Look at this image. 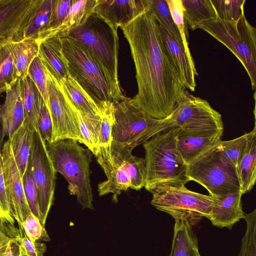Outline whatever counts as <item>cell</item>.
I'll list each match as a JSON object with an SVG mask.
<instances>
[{
  "label": "cell",
  "instance_id": "484cf974",
  "mask_svg": "<svg viewBox=\"0 0 256 256\" xmlns=\"http://www.w3.org/2000/svg\"><path fill=\"white\" fill-rule=\"evenodd\" d=\"M60 85L67 100L76 108L90 115L100 116L98 105L70 75Z\"/></svg>",
  "mask_w": 256,
  "mask_h": 256
},
{
  "label": "cell",
  "instance_id": "5bb4252c",
  "mask_svg": "<svg viewBox=\"0 0 256 256\" xmlns=\"http://www.w3.org/2000/svg\"><path fill=\"white\" fill-rule=\"evenodd\" d=\"M2 154L12 214L18 226H22L23 222L32 212L25 196L22 176L16 162L8 139L3 146Z\"/></svg>",
  "mask_w": 256,
  "mask_h": 256
},
{
  "label": "cell",
  "instance_id": "7402d4cb",
  "mask_svg": "<svg viewBox=\"0 0 256 256\" xmlns=\"http://www.w3.org/2000/svg\"><path fill=\"white\" fill-rule=\"evenodd\" d=\"M39 44L37 40L30 38L8 43L18 80L27 76L30 64L38 55Z\"/></svg>",
  "mask_w": 256,
  "mask_h": 256
},
{
  "label": "cell",
  "instance_id": "3957f363",
  "mask_svg": "<svg viewBox=\"0 0 256 256\" xmlns=\"http://www.w3.org/2000/svg\"><path fill=\"white\" fill-rule=\"evenodd\" d=\"M178 130L176 127L170 128L142 144L146 168L144 188L152 193L162 187L180 186L190 181L188 166L177 145Z\"/></svg>",
  "mask_w": 256,
  "mask_h": 256
},
{
  "label": "cell",
  "instance_id": "277c9868",
  "mask_svg": "<svg viewBox=\"0 0 256 256\" xmlns=\"http://www.w3.org/2000/svg\"><path fill=\"white\" fill-rule=\"evenodd\" d=\"M45 142L54 168L68 182L70 194L76 196L84 208L94 210L90 168L91 151L72 139Z\"/></svg>",
  "mask_w": 256,
  "mask_h": 256
},
{
  "label": "cell",
  "instance_id": "ba28073f",
  "mask_svg": "<svg viewBox=\"0 0 256 256\" xmlns=\"http://www.w3.org/2000/svg\"><path fill=\"white\" fill-rule=\"evenodd\" d=\"M152 194L151 204L175 220H186L193 226L210 214L214 197L192 191L184 185L162 187Z\"/></svg>",
  "mask_w": 256,
  "mask_h": 256
},
{
  "label": "cell",
  "instance_id": "8d00e7d4",
  "mask_svg": "<svg viewBox=\"0 0 256 256\" xmlns=\"http://www.w3.org/2000/svg\"><path fill=\"white\" fill-rule=\"evenodd\" d=\"M217 18L226 21H236L244 12L246 0H210Z\"/></svg>",
  "mask_w": 256,
  "mask_h": 256
},
{
  "label": "cell",
  "instance_id": "8fae6325",
  "mask_svg": "<svg viewBox=\"0 0 256 256\" xmlns=\"http://www.w3.org/2000/svg\"><path fill=\"white\" fill-rule=\"evenodd\" d=\"M28 163L38 190L40 222L44 226L54 200L56 172L49 156L46 142L38 131L34 132Z\"/></svg>",
  "mask_w": 256,
  "mask_h": 256
},
{
  "label": "cell",
  "instance_id": "7a4b0ae2",
  "mask_svg": "<svg viewBox=\"0 0 256 256\" xmlns=\"http://www.w3.org/2000/svg\"><path fill=\"white\" fill-rule=\"evenodd\" d=\"M126 98L114 104L115 122L112 132L111 156L114 169L132 156V150L156 134L175 125L172 118L158 120L134 106Z\"/></svg>",
  "mask_w": 256,
  "mask_h": 256
},
{
  "label": "cell",
  "instance_id": "9a60e30c",
  "mask_svg": "<svg viewBox=\"0 0 256 256\" xmlns=\"http://www.w3.org/2000/svg\"><path fill=\"white\" fill-rule=\"evenodd\" d=\"M176 142L188 166L214 148L221 140L223 132H184L178 128Z\"/></svg>",
  "mask_w": 256,
  "mask_h": 256
},
{
  "label": "cell",
  "instance_id": "cb8c5ba5",
  "mask_svg": "<svg viewBox=\"0 0 256 256\" xmlns=\"http://www.w3.org/2000/svg\"><path fill=\"white\" fill-rule=\"evenodd\" d=\"M240 191L243 194L250 192L256 180V129L250 137L246 149L236 166Z\"/></svg>",
  "mask_w": 256,
  "mask_h": 256
},
{
  "label": "cell",
  "instance_id": "d4e9b609",
  "mask_svg": "<svg viewBox=\"0 0 256 256\" xmlns=\"http://www.w3.org/2000/svg\"><path fill=\"white\" fill-rule=\"evenodd\" d=\"M96 0H74L63 22L46 39L52 37L66 36L70 32L80 26L94 12Z\"/></svg>",
  "mask_w": 256,
  "mask_h": 256
},
{
  "label": "cell",
  "instance_id": "d6a6232c",
  "mask_svg": "<svg viewBox=\"0 0 256 256\" xmlns=\"http://www.w3.org/2000/svg\"><path fill=\"white\" fill-rule=\"evenodd\" d=\"M144 10L160 22L179 41V31L174 22L166 0H143Z\"/></svg>",
  "mask_w": 256,
  "mask_h": 256
},
{
  "label": "cell",
  "instance_id": "d6986e66",
  "mask_svg": "<svg viewBox=\"0 0 256 256\" xmlns=\"http://www.w3.org/2000/svg\"><path fill=\"white\" fill-rule=\"evenodd\" d=\"M241 192L214 198L210 214L208 219L212 224L220 228L231 230L233 226L243 218ZM213 197V196H212Z\"/></svg>",
  "mask_w": 256,
  "mask_h": 256
},
{
  "label": "cell",
  "instance_id": "83f0119b",
  "mask_svg": "<svg viewBox=\"0 0 256 256\" xmlns=\"http://www.w3.org/2000/svg\"><path fill=\"white\" fill-rule=\"evenodd\" d=\"M22 84L25 118L34 131H38V120L43 99L36 86L28 75L22 80Z\"/></svg>",
  "mask_w": 256,
  "mask_h": 256
},
{
  "label": "cell",
  "instance_id": "bcb514c9",
  "mask_svg": "<svg viewBox=\"0 0 256 256\" xmlns=\"http://www.w3.org/2000/svg\"><path fill=\"white\" fill-rule=\"evenodd\" d=\"M38 131L45 142H50L52 134V124L49 111L44 101L38 120Z\"/></svg>",
  "mask_w": 256,
  "mask_h": 256
},
{
  "label": "cell",
  "instance_id": "52a82bcc",
  "mask_svg": "<svg viewBox=\"0 0 256 256\" xmlns=\"http://www.w3.org/2000/svg\"><path fill=\"white\" fill-rule=\"evenodd\" d=\"M202 29L225 46L238 58L246 70L252 90L256 84V28L244 13L236 21L216 18L200 23Z\"/></svg>",
  "mask_w": 256,
  "mask_h": 256
},
{
  "label": "cell",
  "instance_id": "5b68a950",
  "mask_svg": "<svg viewBox=\"0 0 256 256\" xmlns=\"http://www.w3.org/2000/svg\"><path fill=\"white\" fill-rule=\"evenodd\" d=\"M67 37L84 44L90 52L112 84L118 95L126 96L118 76L119 42L118 29L93 12Z\"/></svg>",
  "mask_w": 256,
  "mask_h": 256
},
{
  "label": "cell",
  "instance_id": "4dcf8cb0",
  "mask_svg": "<svg viewBox=\"0 0 256 256\" xmlns=\"http://www.w3.org/2000/svg\"><path fill=\"white\" fill-rule=\"evenodd\" d=\"M254 130V128L250 132L232 140H221L215 146L216 150L222 158L236 168Z\"/></svg>",
  "mask_w": 256,
  "mask_h": 256
},
{
  "label": "cell",
  "instance_id": "f546056e",
  "mask_svg": "<svg viewBox=\"0 0 256 256\" xmlns=\"http://www.w3.org/2000/svg\"><path fill=\"white\" fill-rule=\"evenodd\" d=\"M130 187V178L121 166L115 168L107 176L106 180L98 184V190L100 196L113 194L112 200L117 202V196Z\"/></svg>",
  "mask_w": 256,
  "mask_h": 256
},
{
  "label": "cell",
  "instance_id": "8992f818",
  "mask_svg": "<svg viewBox=\"0 0 256 256\" xmlns=\"http://www.w3.org/2000/svg\"><path fill=\"white\" fill-rule=\"evenodd\" d=\"M69 75L98 105L104 102L115 104L124 98L116 93L102 69L90 52L76 40L60 38Z\"/></svg>",
  "mask_w": 256,
  "mask_h": 256
},
{
  "label": "cell",
  "instance_id": "e0dca14e",
  "mask_svg": "<svg viewBox=\"0 0 256 256\" xmlns=\"http://www.w3.org/2000/svg\"><path fill=\"white\" fill-rule=\"evenodd\" d=\"M6 93L5 102L0 106V122L2 127L1 142L5 136L10 137L25 119L22 80H18Z\"/></svg>",
  "mask_w": 256,
  "mask_h": 256
},
{
  "label": "cell",
  "instance_id": "ffe728a7",
  "mask_svg": "<svg viewBox=\"0 0 256 256\" xmlns=\"http://www.w3.org/2000/svg\"><path fill=\"white\" fill-rule=\"evenodd\" d=\"M38 56L44 68L59 84L64 78L69 76L60 38L52 37L40 42Z\"/></svg>",
  "mask_w": 256,
  "mask_h": 256
},
{
  "label": "cell",
  "instance_id": "6da1fadb",
  "mask_svg": "<svg viewBox=\"0 0 256 256\" xmlns=\"http://www.w3.org/2000/svg\"><path fill=\"white\" fill-rule=\"evenodd\" d=\"M120 28L130 47L138 84L130 102L153 118H170L186 88L158 21L144 10Z\"/></svg>",
  "mask_w": 256,
  "mask_h": 256
},
{
  "label": "cell",
  "instance_id": "4316f807",
  "mask_svg": "<svg viewBox=\"0 0 256 256\" xmlns=\"http://www.w3.org/2000/svg\"><path fill=\"white\" fill-rule=\"evenodd\" d=\"M186 25L192 30L197 29L204 22L216 18L210 0H181Z\"/></svg>",
  "mask_w": 256,
  "mask_h": 256
},
{
  "label": "cell",
  "instance_id": "44dd1931",
  "mask_svg": "<svg viewBox=\"0 0 256 256\" xmlns=\"http://www.w3.org/2000/svg\"><path fill=\"white\" fill-rule=\"evenodd\" d=\"M34 130L25 118L21 125L8 138L18 168L22 176L30 158Z\"/></svg>",
  "mask_w": 256,
  "mask_h": 256
},
{
  "label": "cell",
  "instance_id": "4fadbf2b",
  "mask_svg": "<svg viewBox=\"0 0 256 256\" xmlns=\"http://www.w3.org/2000/svg\"><path fill=\"white\" fill-rule=\"evenodd\" d=\"M40 0H0V44L24 39Z\"/></svg>",
  "mask_w": 256,
  "mask_h": 256
},
{
  "label": "cell",
  "instance_id": "7c38bea8",
  "mask_svg": "<svg viewBox=\"0 0 256 256\" xmlns=\"http://www.w3.org/2000/svg\"><path fill=\"white\" fill-rule=\"evenodd\" d=\"M48 82L49 111L52 124L51 142L72 139L85 145L76 114L54 78L44 68Z\"/></svg>",
  "mask_w": 256,
  "mask_h": 256
},
{
  "label": "cell",
  "instance_id": "ab89813d",
  "mask_svg": "<svg viewBox=\"0 0 256 256\" xmlns=\"http://www.w3.org/2000/svg\"><path fill=\"white\" fill-rule=\"evenodd\" d=\"M74 0H54L52 12L48 24L38 40H45L48 35L63 22Z\"/></svg>",
  "mask_w": 256,
  "mask_h": 256
},
{
  "label": "cell",
  "instance_id": "7dc6e473",
  "mask_svg": "<svg viewBox=\"0 0 256 256\" xmlns=\"http://www.w3.org/2000/svg\"><path fill=\"white\" fill-rule=\"evenodd\" d=\"M8 222L2 218L0 216V242L4 234L8 232L10 230L8 228L11 225H10L7 226V224H8ZM9 224V223H8Z\"/></svg>",
  "mask_w": 256,
  "mask_h": 256
},
{
  "label": "cell",
  "instance_id": "74e56055",
  "mask_svg": "<svg viewBox=\"0 0 256 256\" xmlns=\"http://www.w3.org/2000/svg\"><path fill=\"white\" fill-rule=\"evenodd\" d=\"M122 166L130 178L132 189L137 190L144 187L146 178L144 158L132 155L123 162Z\"/></svg>",
  "mask_w": 256,
  "mask_h": 256
},
{
  "label": "cell",
  "instance_id": "60d3db41",
  "mask_svg": "<svg viewBox=\"0 0 256 256\" xmlns=\"http://www.w3.org/2000/svg\"><path fill=\"white\" fill-rule=\"evenodd\" d=\"M22 179L25 196L30 209L40 221L38 190L29 163Z\"/></svg>",
  "mask_w": 256,
  "mask_h": 256
},
{
  "label": "cell",
  "instance_id": "e575fe53",
  "mask_svg": "<svg viewBox=\"0 0 256 256\" xmlns=\"http://www.w3.org/2000/svg\"><path fill=\"white\" fill-rule=\"evenodd\" d=\"M18 80L8 43L0 44V94Z\"/></svg>",
  "mask_w": 256,
  "mask_h": 256
},
{
  "label": "cell",
  "instance_id": "603a6c76",
  "mask_svg": "<svg viewBox=\"0 0 256 256\" xmlns=\"http://www.w3.org/2000/svg\"><path fill=\"white\" fill-rule=\"evenodd\" d=\"M192 226L188 222L175 220L170 256H200L198 241Z\"/></svg>",
  "mask_w": 256,
  "mask_h": 256
},
{
  "label": "cell",
  "instance_id": "681fc988",
  "mask_svg": "<svg viewBox=\"0 0 256 256\" xmlns=\"http://www.w3.org/2000/svg\"></svg>",
  "mask_w": 256,
  "mask_h": 256
},
{
  "label": "cell",
  "instance_id": "9c48e42d",
  "mask_svg": "<svg viewBox=\"0 0 256 256\" xmlns=\"http://www.w3.org/2000/svg\"><path fill=\"white\" fill-rule=\"evenodd\" d=\"M188 175L214 198L241 192L236 168L222 158L215 147L188 165Z\"/></svg>",
  "mask_w": 256,
  "mask_h": 256
},
{
  "label": "cell",
  "instance_id": "ee69618b",
  "mask_svg": "<svg viewBox=\"0 0 256 256\" xmlns=\"http://www.w3.org/2000/svg\"><path fill=\"white\" fill-rule=\"evenodd\" d=\"M27 237L32 242L50 241V238L40 220L30 212L22 224Z\"/></svg>",
  "mask_w": 256,
  "mask_h": 256
},
{
  "label": "cell",
  "instance_id": "ac0fdd59",
  "mask_svg": "<svg viewBox=\"0 0 256 256\" xmlns=\"http://www.w3.org/2000/svg\"><path fill=\"white\" fill-rule=\"evenodd\" d=\"M174 62L182 76L186 88L194 92L196 84V76H198L192 58L188 56L182 43L179 41L164 25L156 19Z\"/></svg>",
  "mask_w": 256,
  "mask_h": 256
},
{
  "label": "cell",
  "instance_id": "b9f144b4",
  "mask_svg": "<svg viewBox=\"0 0 256 256\" xmlns=\"http://www.w3.org/2000/svg\"><path fill=\"white\" fill-rule=\"evenodd\" d=\"M28 75L36 86L48 108V96L47 78L44 68L38 56L30 64Z\"/></svg>",
  "mask_w": 256,
  "mask_h": 256
},
{
  "label": "cell",
  "instance_id": "c3c4849f",
  "mask_svg": "<svg viewBox=\"0 0 256 256\" xmlns=\"http://www.w3.org/2000/svg\"><path fill=\"white\" fill-rule=\"evenodd\" d=\"M14 239V240L10 242L8 246H7L6 249L5 250L4 253L2 254L1 256H14L12 248V242Z\"/></svg>",
  "mask_w": 256,
  "mask_h": 256
},
{
  "label": "cell",
  "instance_id": "836d02e7",
  "mask_svg": "<svg viewBox=\"0 0 256 256\" xmlns=\"http://www.w3.org/2000/svg\"><path fill=\"white\" fill-rule=\"evenodd\" d=\"M12 248L14 256H43L46 251L45 244L32 242L26 236L22 226H18L15 232Z\"/></svg>",
  "mask_w": 256,
  "mask_h": 256
},
{
  "label": "cell",
  "instance_id": "d590c367",
  "mask_svg": "<svg viewBox=\"0 0 256 256\" xmlns=\"http://www.w3.org/2000/svg\"><path fill=\"white\" fill-rule=\"evenodd\" d=\"M99 108L102 124L98 147L110 148L112 129L115 122L114 104L110 102H104L99 105Z\"/></svg>",
  "mask_w": 256,
  "mask_h": 256
},
{
  "label": "cell",
  "instance_id": "30bf717a",
  "mask_svg": "<svg viewBox=\"0 0 256 256\" xmlns=\"http://www.w3.org/2000/svg\"><path fill=\"white\" fill-rule=\"evenodd\" d=\"M170 118L184 132H224L221 114L208 102L185 90Z\"/></svg>",
  "mask_w": 256,
  "mask_h": 256
},
{
  "label": "cell",
  "instance_id": "f1b7e54d",
  "mask_svg": "<svg viewBox=\"0 0 256 256\" xmlns=\"http://www.w3.org/2000/svg\"><path fill=\"white\" fill-rule=\"evenodd\" d=\"M68 101L76 114L85 146L93 154L98 146L102 124L101 116H94L80 112Z\"/></svg>",
  "mask_w": 256,
  "mask_h": 256
},
{
  "label": "cell",
  "instance_id": "1f68e13d",
  "mask_svg": "<svg viewBox=\"0 0 256 256\" xmlns=\"http://www.w3.org/2000/svg\"><path fill=\"white\" fill-rule=\"evenodd\" d=\"M54 2V0H40L36 10L24 33V39L38 40L48 24Z\"/></svg>",
  "mask_w": 256,
  "mask_h": 256
},
{
  "label": "cell",
  "instance_id": "f35d334b",
  "mask_svg": "<svg viewBox=\"0 0 256 256\" xmlns=\"http://www.w3.org/2000/svg\"><path fill=\"white\" fill-rule=\"evenodd\" d=\"M243 218L246 220V228L237 256H256V209L245 214Z\"/></svg>",
  "mask_w": 256,
  "mask_h": 256
},
{
  "label": "cell",
  "instance_id": "f6af8a7d",
  "mask_svg": "<svg viewBox=\"0 0 256 256\" xmlns=\"http://www.w3.org/2000/svg\"><path fill=\"white\" fill-rule=\"evenodd\" d=\"M0 216L13 225L12 217L4 174L2 154L0 152Z\"/></svg>",
  "mask_w": 256,
  "mask_h": 256
},
{
  "label": "cell",
  "instance_id": "7bdbcfd3",
  "mask_svg": "<svg viewBox=\"0 0 256 256\" xmlns=\"http://www.w3.org/2000/svg\"><path fill=\"white\" fill-rule=\"evenodd\" d=\"M166 1L174 22L180 34L184 50L188 56L192 58L186 38V36H188V34L183 16L181 0H166Z\"/></svg>",
  "mask_w": 256,
  "mask_h": 256
},
{
  "label": "cell",
  "instance_id": "2e32d148",
  "mask_svg": "<svg viewBox=\"0 0 256 256\" xmlns=\"http://www.w3.org/2000/svg\"><path fill=\"white\" fill-rule=\"evenodd\" d=\"M144 10L143 0H96L94 12L118 29Z\"/></svg>",
  "mask_w": 256,
  "mask_h": 256
}]
</instances>
